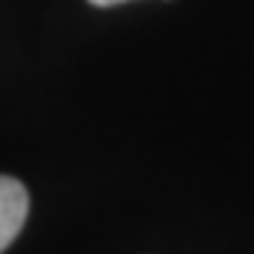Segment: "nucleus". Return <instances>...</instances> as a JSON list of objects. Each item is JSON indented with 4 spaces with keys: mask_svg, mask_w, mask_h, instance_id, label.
I'll use <instances>...</instances> for the list:
<instances>
[{
    "mask_svg": "<svg viewBox=\"0 0 254 254\" xmlns=\"http://www.w3.org/2000/svg\"><path fill=\"white\" fill-rule=\"evenodd\" d=\"M30 215L27 185L10 175H0V254L13 245V238L23 231V221Z\"/></svg>",
    "mask_w": 254,
    "mask_h": 254,
    "instance_id": "nucleus-1",
    "label": "nucleus"
},
{
    "mask_svg": "<svg viewBox=\"0 0 254 254\" xmlns=\"http://www.w3.org/2000/svg\"><path fill=\"white\" fill-rule=\"evenodd\" d=\"M93 7H119V3H129V0H89Z\"/></svg>",
    "mask_w": 254,
    "mask_h": 254,
    "instance_id": "nucleus-2",
    "label": "nucleus"
}]
</instances>
